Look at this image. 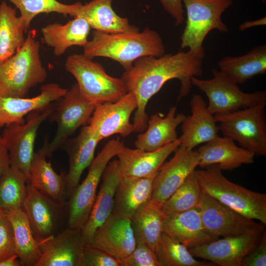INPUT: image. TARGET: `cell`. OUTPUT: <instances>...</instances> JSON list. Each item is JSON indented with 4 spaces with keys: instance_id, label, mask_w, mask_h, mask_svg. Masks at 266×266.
<instances>
[{
    "instance_id": "1",
    "label": "cell",
    "mask_w": 266,
    "mask_h": 266,
    "mask_svg": "<svg viewBox=\"0 0 266 266\" xmlns=\"http://www.w3.org/2000/svg\"><path fill=\"white\" fill-rule=\"evenodd\" d=\"M205 55L204 48L199 51L165 53L160 57L143 56L136 60L130 69L125 70L121 78L127 92L134 95L137 103L133 119V133H141L146 129L147 103L166 82L173 79L180 81L178 100L190 94L191 78L203 73Z\"/></svg>"
},
{
    "instance_id": "2",
    "label": "cell",
    "mask_w": 266,
    "mask_h": 266,
    "mask_svg": "<svg viewBox=\"0 0 266 266\" xmlns=\"http://www.w3.org/2000/svg\"><path fill=\"white\" fill-rule=\"evenodd\" d=\"M162 38L149 28L140 32L107 33L94 30L92 38L83 47V54L90 58L105 57L120 64L125 70L134 61L146 56L160 57L165 54Z\"/></svg>"
},
{
    "instance_id": "3",
    "label": "cell",
    "mask_w": 266,
    "mask_h": 266,
    "mask_svg": "<svg viewBox=\"0 0 266 266\" xmlns=\"http://www.w3.org/2000/svg\"><path fill=\"white\" fill-rule=\"evenodd\" d=\"M195 170L201 192L243 215L266 225V194L254 192L226 178L218 164Z\"/></svg>"
},
{
    "instance_id": "4",
    "label": "cell",
    "mask_w": 266,
    "mask_h": 266,
    "mask_svg": "<svg viewBox=\"0 0 266 266\" xmlns=\"http://www.w3.org/2000/svg\"><path fill=\"white\" fill-rule=\"evenodd\" d=\"M47 77L39 42L29 33L23 46L0 64V96L25 97L32 88L44 82Z\"/></svg>"
},
{
    "instance_id": "5",
    "label": "cell",
    "mask_w": 266,
    "mask_h": 266,
    "mask_svg": "<svg viewBox=\"0 0 266 266\" xmlns=\"http://www.w3.org/2000/svg\"><path fill=\"white\" fill-rule=\"evenodd\" d=\"M65 67L75 78L81 95L95 105L115 102L128 93L121 77L109 75L100 64L83 54L68 56Z\"/></svg>"
},
{
    "instance_id": "6",
    "label": "cell",
    "mask_w": 266,
    "mask_h": 266,
    "mask_svg": "<svg viewBox=\"0 0 266 266\" xmlns=\"http://www.w3.org/2000/svg\"><path fill=\"white\" fill-rule=\"evenodd\" d=\"M266 101L232 112L214 115L224 136L255 155L266 156Z\"/></svg>"
},
{
    "instance_id": "7",
    "label": "cell",
    "mask_w": 266,
    "mask_h": 266,
    "mask_svg": "<svg viewBox=\"0 0 266 266\" xmlns=\"http://www.w3.org/2000/svg\"><path fill=\"white\" fill-rule=\"evenodd\" d=\"M124 145L119 138L110 140L94 158L86 178L75 188L67 200V227L82 229L89 216L106 166Z\"/></svg>"
},
{
    "instance_id": "8",
    "label": "cell",
    "mask_w": 266,
    "mask_h": 266,
    "mask_svg": "<svg viewBox=\"0 0 266 266\" xmlns=\"http://www.w3.org/2000/svg\"><path fill=\"white\" fill-rule=\"evenodd\" d=\"M56 101L48 118L56 123V133L52 141L45 140L40 149L47 157L62 146L78 128L88 123L95 107L81 95L76 83Z\"/></svg>"
},
{
    "instance_id": "9",
    "label": "cell",
    "mask_w": 266,
    "mask_h": 266,
    "mask_svg": "<svg viewBox=\"0 0 266 266\" xmlns=\"http://www.w3.org/2000/svg\"><path fill=\"white\" fill-rule=\"evenodd\" d=\"M182 2L187 18L180 37L181 49L188 48L192 51H199L204 49L203 42L210 31H229L222 15L232 5V0H182Z\"/></svg>"
},
{
    "instance_id": "10",
    "label": "cell",
    "mask_w": 266,
    "mask_h": 266,
    "mask_svg": "<svg viewBox=\"0 0 266 266\" xmlns=\"http://www.w3.org/2000/svg\"><path fill=\"white\" fill-rule=\"evenodd\" d=\"M211 72V79L192 77L191 83L206 95L207 109L212 114H226L266 101V91L243 92L237 84L220 70L213 68Z\"/></svg>"
},
{
    "instance_id": "11",
    "label": "cell",
    "mask_w": 266,
    "mask_h": 266,
    "mask_svg": "<svg viewBox=\"0 0 266 266\" xmlns=\"http://www.w3.org/2000/svg\"><path fill=\"white\" fill-rule=\"evenodd\" d=\"M22 210L39 242L53 237L67 227V201L53 200L28 183Z\"/></svg>"
},
{
    "instance_id": "12",
    "label": "cell",
    "mask_w": 266,
    "mask_h": 266,
    "mask_svg": "<svg viewBox=\"0 0 266 266\" xmlns=\"http://www.w3.org/2000/svg\"><path fill=\"white\" fill-rule=\"evenodd\" d=\"M53 103L28 114L26 122L5 127L1 135L8 150L10 166L21 171L28 181L34 154V147L38 130L51 113Z\"/></svg>"
},
{
    "instance_id": "13",
    "label": "cell",
    "mask_w": 266,
    "mask_h": 266,
    "mask_svg": "<svg viewBox=\"0 0 266 266\" xmlns=\"http://www.w3.org/2000/svg\"><path fill=\"white\" fill-rule=\"evenodd\" d=\"M266 225L260 224L243 233L217 239L188 249L193 257L220 266H241L243 258L257 245Z\"/></svg>"
},
{
    "instance_id": "14",
    "label": "cell",
    "mask_w": 266,
    "mask_h": 266,
    "mask_svg": "<svg viewBox=\"0 0 266 266\" xmlns=\"http://www.w3.org/2000/svg\"><path fill=\"white\" fill-rule=\"evenodd\" d=\"M197 208L205 229L218 239L243 233L260 223L201 192Z\"/></svg>"
},
{
    "instance_id": "15",
    "label": "cell",
    "mask_w": 266,
    "mask_h": 266,
    "mask_svg": "<svg viewBox=\"0 0 266 266\" xmlns=\"http://www.w3.org/2000/svg\"><path fill=\"white\" fill-rule=\"evenodd\" d=\"M137 105L136 97L131 92L115 102L97 104L88 126L100 141L115 134L127 137L133 131L130 118Z\"/></svg>"
},
{
    "instance_id": "16",
    "label": "cell",
    "mask_w": 266,
    "mask_h": 266,
    "mask_svg": "<svg viewBox=\"0 0 266 266\" xmlns=\"http://www.w3.org/2000/svg\"><path fill=\"white\" fill-rule=\"evenodd\" d=\"M173 157L164 163L154 179L151 200L162 205L199 166L197 151L180 145Z\"/></svg>"
},
{
    "instance_id": "17",
    "label": "cell",
    "mask_w": 266,
    "mask_h": 266,
    "mask_svg": "<svg viewBox=\"0 0 266 266\" xmlns=\"http://www.w3.org/2000/svg\"><path fill=\"white\" fill-rule=\"evenodd\" d=\"M85 245L82 229L66 227L40 242L41 256L35 266H82Z\"/></svg>"
},
{
    "instance_id": "18",
    "label": "cell",
    "mask_w": 266,
    "mask_h": 266,
    "mask_svg": "<svg viewBox=\"0 0 266 266\" xmlns=\"http://www.w3.org/2000/svg\"><path fill=\"white\" fill-rule=\"evenodd\" d=\"M119 261L134 249L136 240L131 219L111 214L95 232L90 243Z\"/></svg>"
},
{
    "instance_id": "19",
    "label": "cell",
    "mask_w": 266,
    "mask_h": 266,
    "mask_svg": "<svg viewBox=\"0 0 266 266\" xmlns=\"http://www.w3.org/2000/svg\"><path fill=\"white\" fill-rule=\"evenodd\" d=\"M122 177L118 160L110 161L102 175V183L88 219L82 229L86 245L90 243L96 230L112 214L115 193Z\"/></svg>"
},
{
    "instance_id": "20",
    "label": "cell",
    "mask_w": 266,
    "mask_h": 266,
    "mask_svg": "<svg viewBox=\"0 0 266 266\" xmlns=\"http://www.w3.org/2000/svg\"><path fill=\"white\" fill-rule=\"evenodd\" d=\"M180 145L178 139L153 151L124 145L117 155L123 177L154 178L166 160Z\"/></svg>"
},
{
    "instance_id": "21",
    "label": "cell",
    "mask_w": 266,
    "mask_h": 266,
    "mask_svg": "<svg viewBox=\"0 0 266 266\" xmlns=\"http://www.w3.org/2000/svg\"><path fill=\"white\" fill-rule=\"evenodd\" d=\"M67 90L57 83H50L41 86L40 93L34 97L0 96V129L14 123H24L26 115L56 101Z\"/></svg>"
},
{
    "instance_id": "22",
    "label": "cell",
    "mask_w": 266,
    "mask_h": 266,
    "mask_svg": "<svg viewBox=\"0 0 266 266\" xmlns=\"http://www.w3.org/2000/svg\"><path fill=\"white\" fill-rule=\"evenodd\" d=\"M190 105L191 114L186 116L181 123L182 134L178 140L181 145L193 150L197 146L217 136L220 129L201 96L193 95Z\"/></svg>"
},
{
    "instance_id": "23",
    "label": "cell",
    "mask_w": 266,
    "mask_h": 266,
    "mask_svg": "<svg viewBox=\"0 0 266 266\" xmlns=\"http://www.w3.org/2000/svg\"><path fill=\"white\" fill-rule=\"evenodd\" d=\"M100 140L88 125L83 126L78 135L68 138L64 144L68 157L69 167L66 174L67 199L79 185L84 170L95 157L96 148Z\"/></svg>"
},
{
    "instance_id": "24",
    "label": "cell",
    "mask_w": 266,
    "mask_h": 266,
    "mask_svg": "<svg viewBox=\"0 0 266 266\" xmlns=\"http://www.w3.org/2000/svg\"><path fill=\"white\" fill-rule=\"evenodd\" d=\"M163 232L188 249L217 239L205 229L198 208L166 215Z\"/></svg>"
},
{
    "instance_id": "25",
    "label": "cell",
    "mask_w": 266,
    "mask_h": 266,
    "mask_svg": "<svg viewBox=\"0 0 266 266\" xmlns=\"http://www.w3.org/2000/svg\"><path fill=\"white\" fill-rule=\"evenodd\" d=\"M199 166L218 164L222 170H232L243 164L254 162L255 155L250 151L237 146L231 138L219 135L205 143L197 150Z\"/></svg>"
},
{
    "instance_id": "26",
    "label": "cell",
    "mask_w": 266,
    "mask_h": 266,
    "mask_svg": "<svg viewBox=\"0 0 266 266\" xmlns=\"http://www.w3.org/2000/svg\"><path fill=\"white\" fill-rule=\"evenodd\" d=\"M176 107L171 106L166 116L156 113L148 118L146 129L137 136L134 142L136 148L145 151L157 150L178 139L176 129L186 116L176 114Z\"/></svg>"
},
{
    "instance_id": "27",
    "label": "cell",
    "mask_w": 266,
    "mask_h": 266,
    "mask_svg": "<svg viewBox=\"0 0 266 266\" xmlns=\"http://www.w3.org/2000/svg\"><path fill=\"white\" fill-rule=\"evenodd\" d=\"M91 29L84 18L75 16L64 25L58 23L48 24L42 28L41 32L44 43L53 48L55 56H60L71 46L84 47L88 41Z\"/></svg>"
},
{
    "instance_id": "28",
    "label": "cell",
    "mask_w": 266,
    "mask_h": 266,
    "mask_svg": "<svg viewBox=\"0 0 266 266\" xmlns=\"http://www.w3.org/2000/svg\"><path fill=\"white\" fill-rule=\"evenodd\" d=\"M113 0H92L83 5L76 16L84 18L91 28L107 33L139 31L129 20L118 15L112 7Z\"/></svg>"
},
{
    "instance_id": "29",
    "label": "cell",
    "mask_w": 266,
    "mask_h": 266,
    "mask_svg": "<svg viewBox=\"0 0 266 266\" xmlns=\"http://www.w3.org/2000/svg\"><path fill=\"white\" fill-rule=\"evenodd\" d=\"M41 149L34 152L27 183L53 200L66 201V173H56Z\"/></svg>"
},
{
    "instance_id": "30",
    "label": "cell",
    "mask_w": 266,
    "mask_h": 266,
    "mask_svg": "<svg viewBox=\"0 0 266 266\" xmlns=\"http://www.w3.org/2000/svg\"><path fill=\"white\" fill-rule=\"evenodd\" d=\"M154 179L122 177L115 193L112 213L131 219L142 205L151 200Z\"/></svg>"
},
{
    "instance_id": "31",
    "label": "cell",
    "mask_w": 266,
    "mask_h": 266,
    "mask_svg": "<svg viewBox=\"0 0 266 266\" xmlns=\"http://www.w3.org/2000/svg\"><path fill=\"white\" fill-rule=\"evenodd\" d=\"M219 70L236 84H243L266 72V45H259L240 56H226L218 64Z\"/></svg>"
},
{
    "instance_id": "32",
    "label": "cell",
    "mask_w": 266,
    "mask_h": 266,
    "mask_svg": "<svg viewBox=\"0 0 266 266\" xmlns=\"http://www.w3.org/2000/svg\"><path fill=\"white\" fill-rule=\"evenodd\" d=\"M165 217L161 205L153 200L142 205L131 218L136 241L144 242L155 252Z\"/></svg>"
},
{
    "instance_id": "33",
    "label": "cell",
    "mask_w": 266,
    "mask_h": 266,
    "mask_svg": "<svg viewBox=\"0 0 266 266\" xmlns=\"http://www.w3.org/2000/svg\"><path fill=\"white\" fill-rule=\"evenodd\" d=\"M24 21L15 9L5 1L0 4V64L14 55L24 45Z\"/></svg>"
},
{
    "instance_id": "34",
    "label": "cell",
    "mask_w": 266,
    "mask_h": 266,
    "mask_svg": "<svg viewBox=\"0 0 266 266\" xmlns=\"http://www.w3.org/2000/svg\"><path fill=\"white\" fill-rule=\"evenodd\" d=\"M7 215L13 228L16 253L21 266H35L41 256L40 242L34 236L26 214L21 209Z\"/></svg>"
},
{
    "instance_id": "35",
    "label": "cell",
    "mask_w": 266,
    "mask_h": 266,
    "mask_svg": "<svg viewBox=\"0 0 266 266\" xmlns=\"http://www.w3.org/2000/svg\"><path fill=\"white\" fill-rule=\"evenodd\" d=\"M27 182L24 173L10 167L0 180V211L7 214L22 209Z\"/></svg>"
},
{
    "instance_id": "36",
    "label": "cell",
    "mask_w": 266,
    "mask_h": 266,
    "mask_svg": "<svg viewBox=\"0 0 266 266\" xmlns=\"http://www.w3.org/2000/svg\"><path fill=\"white\" fill-rule=\"evenodd\" d=\"M160 266H214L194 258L188 248L162 232L155 251Z\"/></svg>"
},
{
    "instance_id": "37",
    "label": "cell",
    "mask_w": 266,
    "mask_h": 266,
    "mask_svg": "<svg viewBox=\"0 0 266 266\" xmlns=\"http://www.w3.org/2000/svg\"><path fill=\"white\" fill-rule=\"evenodd\" d=\"M13 3L20 11L26 33L32 21L37 15L43 13L56 12L75 17L82 5L80 2L66 4L57 0H7Z\"/></svg>"
},
{
    "instance_id": "38",
    "label": "cell",
    "mask_w": 266,
    "mask_h": 266,
    "mask_svg": "<svg viewBox=\"0 0 266 266\" xmlns=\"http://www.w3.org/2000/svg\"><path fill=\"white\" fill-rule=\"evenodd\" d=\"M201 193L194 171L161 205L163 213L166 216L197 208Z\"/></svg>"
},
{
    "instance_id": "39",
    "label": "cell",
    "mask_w": 266,
    "mask_h": 266,
    "mask_svg": "<svg viewBox=\"0 0 266 266\" xmlns=\"http://www.w3.org/2000/svg\"><path fill=\"white\" fill-rule=\"evenodd\" d=\"M119 261L120 266H160L155 252L141 241H136L133 250Z\"/></svg>"
},
{
    "instance_id": "40",
    "label": "cell",
    "mask_w": 266,
    "mask_h": 266,
    "mask_svg": "<svg viewBox=\"0 0 266 266\" xmlns=\"http://www.w3.org/2000/svg\"><path fill=\"white\" fill-rule=\"evenodd\" d=\"M16 253L13 228L6 213L0 211V262Z\"/></svg>"
},
{
    "instance_id": "41",
    "label": "cell",
    "mask_w": 266,
    "mask_h": 266,
    "mask_svg": "<svg viewBox=\"0 0 266 266\" xmlns=\"http://www.w3.org/2000/svg\"><path fill=\"white\" fill-rule=\"evenodd\" d=\"M82 266H120V264L104 251L86 245L83 251Z\"/></svg>"
},
{
    "instance_id": "42",
    "label": "cell",
    "mask_w": 266,
    "mask_h": 266,
    "mask_svg": "<svg viewBox=\"0 0 266 266\" xmlns=\"http://www.w3.org/2000/svg\"><path fill=\"white\" fill-rule=\"evenodd\" d=\"M266 266V233L257 245L243 258L241 266Z\"/></svg>"
},
{
    "instance_id": "43",
    "label": "cell",
    "mask_w": 266,
    "mask_h": 266,
    "mask_svg": "<svg viewBox=\"0 0 266 266\" xmlns=\"http://www.w3.org/2000/svg\"><path fill=\"white\" fill-rule=\"evenodd\" d=\"M164 9L175 20V24L178 26L184 21L182 0H160Z\"/></svg>"
},
{
    "instance_id": "44",
    "label": "cell",
    "mask_w": 266,
    "mask_h": 266,
    "mask_svg": "<svg viewBox=\"0 0 266 266\" xmlns=\"http://www.w3.org/2000/svg\"><path fill=\"white\" fill-rule=\"evenodd\" d=\"M10 167V162L8 150L0 134V180Z\"/></svg>"
},
{
    "instance_id": "45",
    "label": "cell",
    "mask_w": 266,
    "mask_h": 266,
    "mask_svg": "<svg viewBox=\"0 0 266 266\" xmlns=\"http://www.w3.org/2000/svg\"><path fill=\"white\" fill-rule=\"evenodd\" d=\"M266 24V17L252 20L246 21L243 22L239 26V30L241 31L257 26H265Z\"/></svg>"
},
{
    "instance_id": "46",
    "label": "cell",
    "mask_w": 266,
    "mask_h": 266,
    "mask_svg": "<svg viewBox=\"0 0 266 266\" xmlns=\"http://www.w3.org/2000/svg\"><path fill=\"white\" fill-rule=\"evenodd\" d=\"M0 266H21V264L18 255L14 254L0 262Z\"/></svg>"
},
{
    "instance_id": "47",
    "label": "cell",
    "mask_w": 266,
    "mask_h": 266,
    "mask_svg": "<svg viewBox=\"0 0 266 266\" xmlns=\"http://www.w3.org/2000/svg\"><path fill=\"white\" fill-rule=\"evenodd\" d=\"M264 3H266V0H261Z\"/></svg>"
}]
</instances>
